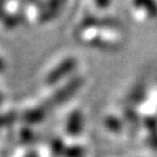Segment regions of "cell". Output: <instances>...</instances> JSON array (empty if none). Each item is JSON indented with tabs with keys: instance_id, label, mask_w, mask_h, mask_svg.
Instances as JSON below:
<instances>
[{
	"instance_id": "obj_1",
	"label": "cell",
	"mask_w": 157,
	"mask_h": 157,
	"mask_svg": "<svg viewBox=\"0 0 157 157\" xmlns=\"http://www.w3.org/2000/svg\"><path fill=\"white\" fill-rule=\"evenodd\" d=\"M82 85L81 78H74L71 81H69L67 84H64L61 88H59L52 94L46 101L39 104L38 106L33 108H29L22 113V119L24 122L29 124H37L40 121H43L47 116L50 113V111L56 109L58 106L67 101L71 97L80 86Z\"/></svg>"
},
{
	"instance_id": "obj_2",
	"label": "cell",
	"mask_w": 157,
	"mask_h": 157,
	"mask_svg": "<svg viewBox=\"0 0 157 157\" xmlns=\"http://www.w3.org/2000/svg\"><path fill=\"white\" fill-rule=\"evenodd\" d=\"M131 10L135 19L141 22H147L157 17L156 0H132Z\"/></svg>"
},
{
	"instance_id": "obj_3",
	"label": "cell",
	"mask_w": 157,
	"mask_h": 157,
	"mask_svg": "<svg viewBox=\"0 0 157 157\" xmlns=\"http://www.w3.org/2000/svg\"><path fill=\"white\" fill-rule=\"evenodd\" d=\"M76 68V60L74 58H67L62 60L56 68L49 72L46 78V83L48 85H54L61 81L64 76L70 74Z\"/></svg>"
},
{
	"instance_id": "obj_4",
	"label": "cell",
	"mask_w": 157,
	"mask_h": 157,
	"mask_svg": "<svg viewBox=\"0 0 157 157\" xmlns=\"http://www.w3.org/2000/svg\"><path fill=\"white\" fill-rule=\"evenodd\" d=\"M83 128V116L81 111L74 110L69 115L66 123V130L69 135L75 136L81 133Z\"/></svg>"
},
{
	"instance_id": "obj_5",
	"label": "cell",
	"mask_w": 157,
	"mask_h": 157,
	"mask_svg": "<svg viewBox=\"0 0 157 157\" xmlns=\"http://www.w3.org/2000/svg\"><path fill=\"white\" fill-rule=\"evenodd\" d=\"M17 118H19V113L15 111H8L5 113H0V130L14 124L17 122Z\"/></svg>"
},
{
	"instance_id": "obj_6",
	"label": "cell",
	"mask_w": 157,
	"mask_h": 157,
	"mask_svg": "<svg viewBox=\"0 0 157 157\" xmlns=\"http://www.w3.org/2000/svg\"><path fill=\"white\" fill-rule=\"evenodd\" d=\"M66 147L67 145L64 144L63 141L59 137H56L50 142V153L54 157H61L63 156Z\"/></svg>"
},
{
	"instance_id": "obj_7",
	"label": "cell",
	"mask_w": 157,
	"mask_h": 157,
	"mask_svg": "<svg viewBox=\"0 0 157 157\" xmlns=\"http://www.w3.org/2000/svg\"><path fill=\"white\" fill-rule=\"evenodd\" d=\"M84 156V148L78 145H71L67 146L64 151L63 157H83Z\"/></svg>"
},
{
	"instance_id": "obj_8",
	"label": "cell",
	"mask_w": 157,
	"mask_h": 157,
	"mask_svg": "<svg viewBox=\"0 0 157 157\" xmlns=\"http://www.w3.org/2000/svg\"><path fill=\"white\" fill-rule=\"evenodd\" d=\"M35 134L31 129L29 128H23L22 131H21V139L24 141L25 143H31L34 141Z\"/></svg>"
},
{
	"instance_id": "obj_9",
	"label": "cell",
	"mask_w": 157,
	"mask_h": 157,
	"mask_svg": "<svg viewBox=\"0 0 157 157\" xmlns=\"http://www.w3.org/2000/svg\"><path fill=\"white\" fill-rule=\"evenodd\" d=\"M23 157H39V155L36 152H34V151H31V152L26 153Z\"/></svg>"
},
{
	"instance_id": "obj_10",
	"label": "cell",
	"mask_w": 157,
	"mask_h": 157,
	"mask_svg": "<svg viewBox=\"0 0 157 157\" xmlns=\"http://www.w3.org/2000/svg\"><path fill=\"white\" fill-rule=\"evenodd\" d=\"M5 70V62L2 61V59L0 58V72H2Z\"/></svg>"
},
{
	"instance_id": "obj_11",
	"label": "cell",
	"mask_w": 157,
	"mask_h": 157,
	"mask_svg": "<svg viewBox=\"0 0 157 157\" xmlns=\"http://www.w3.org/2000/svg\"><path fill=\"white\" fill-rule=\"evenodd\" d=\"M2 103H3V96L1 94V92H0V106L2 105Z\"/></svg>"
}]
</instances>
